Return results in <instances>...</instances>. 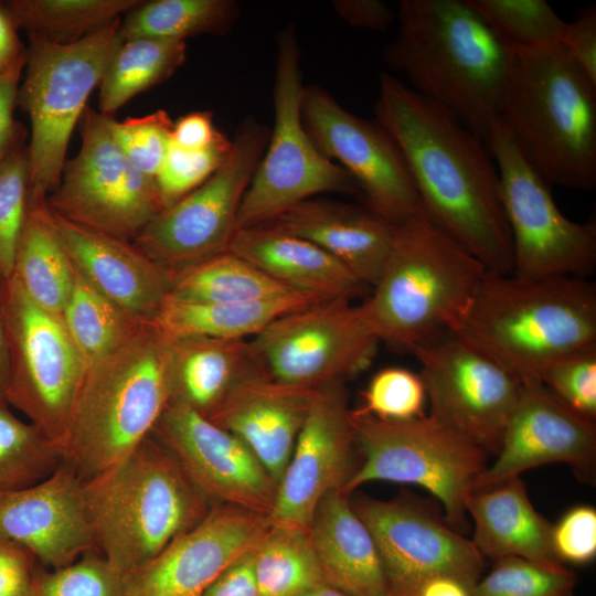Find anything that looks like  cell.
<instances>
[{"label": "cell", "instance_id": "6da1fadb", "mask_svg": "<svg viewBox=\"0 0 596 596\" xmlns=\"http://www.w3.org/2000/svg\"><path fill=\"white\" fill-rule=\"evenodd\" d=\"M374 113L405 159L423 214L488 270L512 274L499 172L485 141L389 73L380 74Z\"/></svg>", "mask_w": 596, "mask_h": 596}, {"label": "cell", "instance_id": "7a4b0ae2", "mask_svg": "<svg viewBox=\"0 0 596 596\" xmlns=\"http://www.w3.org/2000/svg\"><path fill=\"white\" fill-rule=\"evenodd\" d=\"M383 60L482 140L499 119L513 54L466 0H402Z\"/></svg>", "mask_w": 596, "mask_h": 596}, {"label": "cell", "instance_id": "3957f363", "mask_svg": "<svg viewBox=\"0 0 596 596\" xmlns=\"http://www.w3.org/2000/svg\"><path fill=\"white\" fill-rule=\"evenodd\" d=\"M451 333L522 384L541 382L555 362L596 349V286L487 270Z\"/></svg>", "mask_w": 596, "mask_h": 596}, {"label": "cell", "instance_id": "277c9868", "mask_svg": "<svg viewBox=\"0 0 596 596\" xmlns=\"http://www.w3.org/2000/svg\"><path fill=\"white\" fill-rule=\"evenodd\" d=\"M499 118L549 185L596 187V82L562 46L513 54Z\"/></svg>", "mask_w": 596, "mask_h": 596}, {"label": "cell", "instance_id": "5b68a950", "mask_svg": "<svg viewBox=\"0 0 596 596\" xmlns=\"http://www.w3.org/2000/svg\"><path fill=\"white\" fill-rule=\"evenodd\" d=\"M97 552L124 574L157 556L214 505L151 434L107 471L83 481Z\"/></svg>", "mask_w": 596, "mask_h": 596}, {"label": "cell", "instance_id": "8992f818", "mask_svg": "<svg viewBox=\"0 0 596 596\" xmlns=\"http://www.w3.org/2000/svg\"><path fill=\"white\" fill-rule=\"evenodd\" d=\"M487 270L419 211L395 225L381 275L360 307L380 343L412 353L454 330Z\"/></svg>", "mask_w": 596, "mask_h": 596}, {"label": "cell", "instance_id": "52a82bcc", "mask_svg": "<svg viewBox=\"0 0 596 596\" xmlns=\"http://www.w3.org/2000/svg\"><path fill=\"white\" fill-rule=\"evenodd\" d=\"M171 401L170 345L150 322L89 366L61 445L62 462L89 480L147 438Z\"/></svg>", "mask_w": 596, "mask_h": 596}, {"label": "cell", "instance_id": "ba28073f", "mask_svg": "<svg viewBox=\"0 0 596 596\" xmlns=\"http://www.w3.org/2000/svg\"><path fill=\"white\" fill-rule=\"evenodd\" d=\"M121 18L68 44L28 34L18 103L28 114L30 192L47 196L61 181L74 127L123 43Z\"/></svg>", "mask_w": 596, "mask_h": 596}, {"label": "cell", "instance_id": "9c48e42d", "mask_svg": "<svg viewBox=\"0 0 596 596\" xmlns=\"http://www.w3.org/2000/svg\"><path fill=\"white\" fill-rule=\"evenodd\" d=\"M304 88L298 35L290 23L277 34L274 127L242 200L236 230L268 223L319 193L361 196L351 175L308 135L301 115Z\"/></svg>", "mask_w": 596, "mask_h": 596}, {"label": "cell", "instance_id": "30bf717a", "mask_svg": "<svg viewBox=\"0 0 596 596\" xmlns=\"http://www.w3.org/2000/svg\"><path fill=\"white\" fill-rule=\"evenodd\" d=\"M350 418L362 460L342 494L370 481L415 485L440 501L449 525L465 523L466 500L487 468V451L429 414L392 422L350 411Z\"/></svg>", "mask_w": 596, "mask_h": 596}, {"label": "cell", "instance_id": "8fae6325", "mask_svg": "<svg viewBox=\"0 0 596 596\" xmlns=\"http://www.w3.org/2000/svg\"><path fill=\"white\" fill-rule=\"evenodd\" d=\"M2 310L4 398L61 449L87 366L62 317L36 305L14 276L2 281Z\"/></svg>", "mask_w": 596, "mask_h": 596}, {"label": "cell", "instance_id": "7c38bea8", "mask_svg": "<svg viewBox=\"0 0 596 596\" xmlns=\"http://www.w3.org/2000/svg\"><path fill=\"white\" fill-rule=\"evenodd\" d=\"M483 141L499 172L512 241V274L525 278L589 275L596 265L595 222H573L560 211L550 187L521 157L500 118Z\"/></svg>", "mask_w": 596, "mask_h": 596}, {"label": "cell", "instance_id": "4fadbf2b", "mask_svg": "<svg viewBox=\"0 0 596 596\" xmlns=\"http://www.w3.org/2000/svg\"><path fill=\"white\" fill-rule=\"evenodd\" d=\"M78 129L79 151L65 161L47 205L76 225L132 242L163 210L156 180L125 156L108 129L107 116L87 106Z\"/></svg>", "mask_w": 596, "mask_h": 596}, {"label": "cell", "instance_id": "5bb4252c", "mask_svg": "<svg viewBox=\"0 0 596 596\" xmlns=\"http://www.w3.org/2000/svg\"><path fill=\"white\" fill-rule=\"evenodd\" d=\"M268 138L266 126L253 117L244 118L223 164L199 188L158 213L132 243L168 270L227 251Z\"/></svg>", "mask_w": 596, "mask_h": 596}, {"label": "cell", "instance_id": "9a60e30c", "mask_svg": "<svg viewBox=\"0 0 596 596\" xmlns=\"http://www.w3.org/2000/svg\"><path fill=\"white\" fill-rule=\"evenodd\" d=\"M258 365L275 381L316 390L366 369L379 340L349 298L288 312L249 340Z\"/></svg>", "mask_w": 596, "mask_h": 596}, {"label": "cell", "instance_id": "2e32d148", "mask_svg": "<svg viewBox=\"0 0 596 596\" xmlns=\"http://www.w3.org/2000/svg\"><path fill=\"white\" fill-rule=\"evenodd\" d=\"M429 415L497 454L523 384L451 332L416 347Z\"/></svg>", "mask_w": 596, "mask_h": 596}, {"label": "cell", "instance_id": "e0dca14e", "mask_svg": "<svg viewBox=\"0 0 596 596\" xmlns=\"http://www.w3.org/2000/svg\"><path fill=\"white\" fill-rule=\"evenodd\" d=\"M301 115L316 147L351 175L366 207L393 225L421 211L405 159L376 120L348 111L319 85H305Z\"/></svg>", "mask_w": 596, "mask_h": 596}, {"label": "cell", "instance_id": "ac0fdd59", "mask_svg": "<svg viewBox=\"0 0 596 596\" xmlns=\"http://www.w3.org/2000/svg\"><path fill=\"white\" fill-rule=\"evenodd\" d=\"M376 545L391 596H409L425 578L448 574L477 583L483 557L434 512L408 498L350 500Z\"/></svg>", "mask_w": 596, "mask_h": 596}, {"label": "cell", "instance_id": "d6986e66", "mask_svg": "<svg viewBox=\"0 0 596 596\" xmlns=\"http://www.w3.org/2000/svg\"><path fill=\"white\" fill-rule=\"evenodd\" d=\"M151 435L172 453L212 504H232L269 518L278 485L238 437L173 402Z\"/></svg>", "mask_w": 596, "mask_h": 596}, {"label": "cell", "instance_id": "ffe728a7", "mask_svg": "<svg viewBox=\"0 0 596 596\" xmlns=\"http://www.w3.org/2000/svg\"><path fill=\"white\" fill-rule=\"evenodd\" d=\"M343 382L313 391L291 457L278 483L270 523L308 531L324 496L341 491L358 468Z\"/></svg>", "mask_w": 596, "mask_h": 596}, {"label": "cell", "instance_id": "44dd1931", "mask_svg": "<svg viewBox=\"0 0 596 596\" xmlns=\"http://www.w3.org/2000/svg\"><path fill=\"white\" fill-rule=\"evenodd\" d=\"M496 455L472 492L553 462L566 464L582 482L595 483V421L570 409L541 382L523 384Z\"/></svg>", "mask_w": 596, "mask_h": 596}, {"label": "cell", "instance_id": "7402d4cb", "mask_svg": "<svg viewBox=\"0 0 596 596\" xmlns=\"http://www.w3.org/2000/svg\"><path fill=\"white\" fill-rule=\"evenodd\" d=\"M269 518L220 503L157 556L125 574L127 596H202L235 561L255 549Z\"/></svg>", "mask_w": 596, "mask_h": 596}, {"label": "cell", "instance_id": "603a6c76", "mask_svg": "<svg viewBox=\"0 0 596 596\" xmlns=\"http://www.w3.org/2000/svg\"><path fill=\"white\" fill-rule=\"evenodd\" d=\"M0 535L25 547L45 568L98 553L85 511L83 480L64 462L35 485L0 492Z\"/></svg>", "mask_w": 596, "mask_h": 596}, {"label": "cell", "instance_id": "cb8c5ba5", "mask_svg": "<svg viewBox=\"0 0 596 596\" xmlns=\"http://www.w3.org/2000/svg\"><path fill=\"white\" fill-rule=\"evenodd\" d=\"M315 390L272 379L257 363L209 417L238 437L279 483Z\"/></svg>", "mask_w": 596, "mask_h": 596}, {"label": "cell", "instance_id": "d4e9b609", "mask_svg": "<svg viewBox=\"0 0 596 596\" xmlns=\"http://www.w3.org/2000/svg\"><path fill=\"white\" fill-rule=\"evenodd\" d=\"M53 216L78 273L134 318L151 322L170 294V270L130 241L76 225L55 213Z\"/></svg>", "mask_w": 596, "mask_h": 596}, {"label": "cell", "instance_id": "484cf974", "mask_svg": "<svg viewBox=\"0 0 596 596\" xmlns=\"http://www.w3.org/2000/svg\"><path fill=\"white\" fill-rule=\"evenodd\" d=\"M268 223L319 246L371 286L381 275L395 230L365 205L313 198Z\"/></svg>", "mask_w": 596, "mask_h": 596}, {"label": "cell", "instance_id": "4316f807", "mask_svg": "<svg viewBox=\"0 0 596 596\" xmlns=\"http://www.w3.org/2000/svg\"><path fill=\"white\" fill-rule=\"evenodd\" d=\"M227 251L286 287L322 300L353 299L364 286L319 246L269 223L236 230Z\"/></svg>", "mask_w": 596, "mask_h": 596}, {"label": "cell", "instance_id": "83f0119b", "mask_svg": "<svg viewBox=\"0 0 596 596\" xmlns=\"http://www.w3.org/2000/svg\"><path fill=\"white\" fill-rule=\"evenodd\" d=\"M308 534L327 585L348 596H391L374 540L349 497L324 496Z\"/></svg>", "mask_w": 596, "mask_h": 596}, {"label": "cell", "instance_id": "f1b7e54d", "mask_svg": "<svg viewBox=\"0 0 596 596\" xmlns=\"http://www.w3.org/2000/svg\"><path fill=\"white\" fill-rule=\"evenodd\" d=\"M466 512L475 524L471 542L482 557L493 562L519 557L562 565L552 550L553 523L533 507L520 477L471 492L466 500Z\"/></svg>", "mask_w": 596, "mask_h": 596}, {"label": "cell", "instance_id": "f546056e", "mask_svg": "<svg viewBox=\"0 0 596 596\" xmlns=\"http://www.w3.org/2000/svg\"><path fill=\"white\" fill-rule=\"evenodd\" d=\"M171 401L209 418L257 362L247 339H168Z\"/></svg>", "mask_w": 596, "mask_h": 596}, {"label": "cell", "instance_id": "4dcf8cb0", "mask_svg": "<svg viewBox=\"0 0 596 596\" xmlns=\"http://www.w3.org/2000/svg\"><path fill=\"white\" fill-rule=\"evenodd\" d=\"M321 300L308 294H295L257 301L204 302L169 295L150 323L167 339L189 336L247 339L277 318Z\"/></svg>", "mask_w": 596, "mask_h": 596}, {"label": "cell", "instance_id": "1f68e13d", "mask_svg": "<svg viewBox=\"0 0 596 596\" xmlns=\"http://www.w3.org/2000/svg\"><path fill=\"white\" fill-rule=\"evenodd\" d=\"M46 198L29 192L12 276L36 305L62 317L73 285V265Z\"/></svg>", "mask_w": 596, "mask_h": 596}, {"label": "cell", "instance_id": "d6a6232c", "mask_svg": "<svg viewBox=\"0 0 596 596\" xmlns=\"http://www.w3.org/2000/svg\"><path fill=\"white\" fill-rule=\"evenodd\" d=\"M170 283L169 295L204 302H245L304 294L278 283L230 251L170 270Z\"/></svg>", "mask_w": 596, "mask_h": 596}, {"label": "cell", "instance_id": "836d02e7", "mask_svg": "<svg viewBox=\"0 0 596 596\" xmlns=\"http://www.w3.org/2000/svg\"><path fill=\"white\" fill-rule=\"evenodd\" d=\"M185 58V41L124 40L99 84L98 111L113 116L136 95L171 77Z\"/></svg>", "mask_w": 596, "mask_h": 596}, {"label": "cell", "instance_id": "e575fe53", "mask_svg": "<svg viewBox=\"0 0 596 596\" xmlns=\"http://www.w3.org/2000/svg\"><path fill=\"white\" fill-rule=\"evenodd\" d=\"M62 320L87 369L115 352L145 324L98 291L74 266Z\"/></svg>", "mask_w": 596, "mask_h": 596}, {"label": "cell", "instance_id": "d590c367", "mask_svg": "<svg viewBox=\"0 0 596 596\" xmlns=\"http://www.w3.org/2000/svg\"><path fill=\"white\" fill-rule=\"evenodd\" d=\"M238 13V4L232 0H141L121 19L120 33L123 40L185 41L203 34L223 35Z\"/></svg>", "mask_w": 596, "mask_h": 596}, {"label": "cell", "instance_id": "8d00e7d4", "mask_svg": "<svg viewBox=\"0 0 596 596\" xmlns=\"http://www.w3.org/2000/svg\"><path fill=\"white\" fill-rule=\"evenodd\" d=\"M259 596H299L326 584L308 531L270 523L253 550Z\"/></svg>", "mask_w": 596, "mask_h": 596}, {"label": "cell", "instance_id": "74e56055", "mask_svg": "<svg viewBox=\"0 0 596 596\" xmlns=\"http://www.w3.org/2000/svg\"><path fill=\"white\" fill-rule=\"evenodd\" d=\"M141 0H10L3 7L17 28L68 44L103 29Z\"/></svg>", "mask_w": 596, "mask_h": 596}, {"label": "cell", "instance_id": "f35d334b", "mask_svg": "<svg viewBox=\"0 0 596 596\" xmlns=\"http://www.w3.org/2000/svg\"><path fill=\"white\" fill-rule=\"evenodd\" d=\"M512 53L561 46L566 22L544 0H466Z\"/></svg>", "mask_w": 596, "mask_h": 596}, {"label": "cell", "instance_id": "ab89813d", "mask_svg": "<svg viewBox=\"0 0 596 596\" xmlns=\"http://www.w3.org/2000/svg\"><path fill=\"white\" fill-rule=\"evenodd\" d=\"M61 462L60 447L0 397V492L35 485Z\"/></svg>", "mask_w": 596, "mask_h": 596}, {"label": "cell", "instance_id": "60d3db41", "mask_svg": "<svg viewBox=\"0 0 596 596\" xmlns=\"http://www.w3.org/2000/svg\"><path fill=\"white\" fill-rule=\"evenodd\" d=\"M577 577L565 565H545L519 557L493 562L472 588V596H568Z\"/></svg>", "mask_w": 596, "mask_h": 596}, {"label": "cell", "instance_id": "b9f144b4", "mask_svg": "<svg viewBox=\"0 0 596 596\" xmlns=\"http://www.w3.org/2000/svg\"><path fill=\"white\" fill-rule=\"evenodd\" d=\"M31 596H127L125 574L96 552L63 567L35 566Z\"/></svg>", "mask_w": 596, "mask_h": 596}, {"label": "cell", "instance_id": "7bdbcfd3", "mask_svg": "<svg viewBox=\"0 0 596 596\" xmlns=\"http://www.w3.org/2000/svg\"><path fill=\"white\" fill-rule=\"evenodd\" d=\"M30 192L28 146L21 138L0 162V276L13 275Z\"/></svg>", "mask_w": 596, "mask_h": 596}, {"label": "cell", "instance_id": "ee69618b", "mask_svg": "<svg viewBox=\"0 0 596 596\" xmlns=\"http://www.w3.org/2000/svg\"><path fill=\"white\" fill-rule=\"evenodd\" d=\"M427 395L419 374L400 366L377 371L351 412L381 421L401 422L425 415Z\"/></svg>", "mask_w": 596, "mask_h": 596}, {"label": "cell", "instance_id": "f6af8a7d", "mask_svg": "<svg viewBox=\"0 0 596 596\" xmlns=\"http://www.w3.org/2000/svg\"><path fill=\"white\" fill-rule=\"evenodd\" d=\"M173 125L164 109L121 121L107 116L108 129L125 156L141 173L153 179L172 146Z\"/></svg>", "mask_w": 596, "mask_h": 596}, {"label": "cell", "instance_id": "bcb514c9", "mask_svg": "<svg viewBox=\"0 0 596 596\" xmlns=\"http://www.w3.org/2000/svg\"><path fill=\"white\" fill-rule=\"evenodd\" d=\"M231 148L232 140L225 135L203 149L189 150L172 143L155 178L163 210L203 184L223 164Z\"/></svg>", "mask_w": 596, "mask_h": 596}, {"label": "cell", "instance_id": "7dc6e473", "mask_svg": "<svg viewBox=\"0 0 596 596\" xmlns=\"http://www.w3.org/2000/svg\"><path fill=\"white\" fill-rule=\"evenodd\" d=\"M541 383L565 406L588 419L596 418V349L552 364Z\"/></svg>", "mask_w": 596, "mask_h": 596}, {"label": "cell", "instance_id": "c3c4849f", "mask_svg": "<svg viewBox=\"0 0 596 596\" xmlns=\"http://www.w3.org/2000/svg\"><path fill=\"white\" fill-rule=\"evenodd\" d=\"M552 550L562 565H585L596 557V510L576 505L552 524Z\"/></svg>", "mask_w": 596, "mask_h": 596}, {"label": "cell", "instance_id": "681fc988", "mask_svg": "<svg viewBox=\"0 0 596 596\" xmlns=\"http://www.w3.org/2000/svg\"><path fill=\"white\" fill-rule=\"evenodd\" d=\"M35 566L30 551L0 535V596H31Z\"/></svg>", "mask_w": 596, "mask_h": 596}, {"label": "cell", "instance_id": "f907efd6", "mask_svg": "<svg viewBox=\"0 0 596 596\" xmlns=\"http://www.w3.org/2000/svg\"><path fill=\"white\" fill-rule=\"evenodd\" d=\"M562 49L596 82V10L588 8L572 21L566 22Z\"/></svg>", "mask_w": 596, "mask_h": 596}, {"label": "cell", "instance_id": "816d5d0a", "mask_svg": "<svg viewBox=\"0 0 596 596\" xmlns=\"http://www.w3.org/2000/svg\"><path fill=\"white\" fill-rule=\"evenodd\" d=\"M25 63L26 56L0 72V162L23 138L14 120V107Z\"/></svg>", "mask_w": 596, "mask_h": 596}, {"label": "cell", "instance_id": "f5cc1de1", "mask_svg": "<svg viewBox=\"0 0 596 596\" xmlns=\"http://www.w3.org/2000/svg\"><path fill=\"white\" fill-rule=\"evenodd\" d=\"M336 14L354 28L382 32L395 21L396 13L381 0H334Z\"/></svg>", "mask_w": 596, "mask_h": 596}, {"label": "cell", "instance_id": "db71d44e", "mask_svg": "<svg viewBox=\"0 0 596 596\" xmlns=\"http://www.w3.org/2000/svg\"><path fill=\"white\" fill-rule=\"evenodd\" d=\"M222 135L214 126L211 111L196 110L185 114L174 121L172 143L189 150L203 149L216 141Z\"/></svg>", "mask_w": 596, "mask_h": 596}, {"label": "cell", "instance_id": "11a10c76", "mask_svg": "<svg viewBox=\"0 0 596 596\" xmlns=\"http://www.w3.org/2000/svg\"><path fill=\"white\" fill-rule=\"evenodd\" d=\"M202 596H259L254 575L253 550L230 565Z\"/></svg>", "mask_w": 596, "mask_h": 596}, {"label": "cell", "instance_id": "9f6ffc18", "mask_svg": "<svg viewBox=\"0 0 596 596\" xmlns=\"http://www.w3.org/2000/svg\"><path fill=\"white\" fill-rule=\"evenodd\" d=\"M473 586L462 577L438 574L423 579L409 596H472Z\"/></svg>", "mask_w": 596, "mask_h": 596}, {"label": "cell", "instance_id": "6f0895ef", "mask_svg": "<svg viewBox=\"0 0 596 596\" xmlns=\"http://www.w3.org/2000/svg\"><path fill=\"white\" fill-rule=\"evenodd\" d=\"M18 28L0 3V72L26 56V49L19 39Z\"/></svg>", "mask_w": 596, "mask_h": 596}, {"label": "cell", "instance_id": "680465c9", "mask_svg": "<svg viewBox=\"0 0 596 596\" xmlns=\"http://www.w3.org/2000/svg\"><path fill=\"white\" fill-rule=\"evenodd\" d=\"M2 281L3 278L0 276V397L4 398L8 374V347L2 310Z\"/></svg>", "mask_w": 596, "mask_h": 596}, {"label": "cell", "instance_id": "91938a15", "mask_svg": "<svg viewBox=\"0 0 596 596\" xmlns=\"http://www.w3.org/2000/svg\"><path fill=\"white\" fill-rule=\"evenodd\" d=\"M299 596H348V595H345L344 593L327 584H322Z\"/></svg>", "mask_w": 596, "mask_h": 596}, {"label": "cell", "instance_id": "94428289", "mask_svg": "<svg viewBox=\"0 0 596 596\" xmlns=\"http://www.w3.org/2000/svg\"><path fill=\"white\" fill-rule=\"evenodd\" d=\"M568 596H574L573 594L568 595Z\"/></svg>", "mask_w": 596, "mask_h": 596}]
</instances>
